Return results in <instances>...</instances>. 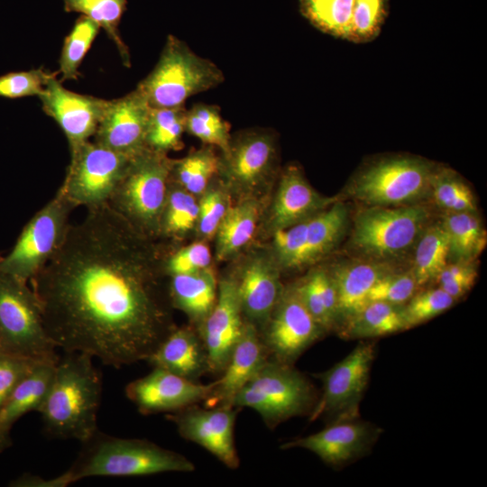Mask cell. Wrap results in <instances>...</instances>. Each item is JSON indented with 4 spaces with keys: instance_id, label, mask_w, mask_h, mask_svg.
<instances>
[{
    "instance_id": "6da1fadb",
    "label": "cell",
    "mask_w": 487,
    "mask_h": 487,
    "mask_svg": "<svg viewBox=\"0 0 487 487\" xmlns=\"http://www.w3.org/2000/svg\"><path fill=\"white\" fill-rule=\"evenodd\" d=\"M151 239L108 203L87 208L70 224L59 250L30 280L57 348L119 368L146 361L176 327Z\"/></svg>"
},
{
    "instance_id": "7a4b0ae2",
    "label": "cell",
    "mask_w": 487,
    "mask_h": 487,
    "mask_svg": "<svg viewBox=\"0 0 487 487\" xmlns=\"http://www.w3.org/2000/svg\"><path fill=\"white\" fill-rule=\"evenodd\" d=\"M92 358L78 352L59 357L49 392L39 410L50 435L86 443L98 431L102 378Z\"/></svg>"
},
{
    "instance_id": "3957f363",
    "label": "cell",
    "mask_w": 487,
    "mask_h": 487,
    "mask_svg": "<svg viewBox=\"0 0 487 487\" xmlns=\"http://www.w3.org/2000/svg\"><path fill=\"white\" fill-rule=\"evenodd\" d=\"M67 470L69 484L94 476H144L191 473L194 463L181 454L144 439L123 438L96 432Z\"/></svg>"
},
{
    "instance_id": "277c9868",
    "label": "cell",
    "mask_w": 487,
    "mask_h": 487,
    "mask_svg": "<svg viewBox=\"0 0 487 487\" xmlns=\"http://www.w3.org/2000/svg\"><path fill=\"white\" fill-rule=\"evenodd\" d=\"M433 221L431 207L423 203L397 207H365L353 218L348 251L354 257L397 264L413 253Z\"/></svg>"
},
{
    "instance_id": "5b68a950",
    "label": "cell",
    "mask_w": 487,
    "mask_h": 487,
    "mask_svg": "<svg viewBox=\"0 0 487 487\" xmlns=\"http://www.w3.org/2000/svg\"><path fill=\"white\" fill-rule=\"evenodd\" d=\"M438 164L418 156L394 155L362 166L345 188V196L365 207H397L429 199Z\"/></svg>"
},
{
    "instance_id": "8992f818",
    "label": "cell",
    "mask_w": 487,
    "mask_h": 487,
    "mask_svg": "<svg viewBox=\"0 0 487 487\" xmlns=\"http://www.w3.org/2000/svg\"><path fill=\"white\" fill-rule=\"evenodd\" d=\"M225 81L222 69L194 52L178 37L168 35L152 70L136 86L152 108L185 106L192 96Z\"/></svg>"
},
{
    "instance_id": "52a82bcc",
    "label": "cell",
    "mask_w": 487,
    "mask_h": 487,
    "mask_svg": "<svg viewBox=\"0 0 487 487\" xmlns=\"http://www.w3.org/2000/svg\"><path fill=\"white\" fill-rule=\"evenodd\" d=\"M317 397L314 385L294 365L267 358L233 405L255 410L266 427L273 429L291 418L309 416Z\"/></svg>"
},
{
    "instance_id": "ba28073f",
    "label": "cell",
    "mask_w": 487,
    "mask_h": 487,
    "mask_svg": "<svg viewBox=\"0 0 487 487\" xmlns=\"http://www.w3.org/2000/svg\"><path fill=\"white\" fill-rule=\"evenodd\" d=\"M170 166L167 154L145 149L131 158L108 201L135 230L150 238L158 234Z\"/></svg>"
},
{
    "instance_id": "9c48e42d",
    "label": "cell",
    "mask_w": 487,
    "mask_h": 487,
    "mask_svg": "<svg viewBox=\"0 0 487 487\" xmlns=\"http://www.w3.org/2000/svg\"><path fill=\"white\" fill-rule=\"evenodd\" d=\"M56 348L45 330L32 287L0 271V352L57 362Z\"/></svg>"
},
{
    "instance_id": "30bf717a",
    "label": "cell",
    "mask_w": 487,
    "mask_h": 487,
    "mask_svg": "<svg viewBox=\"0 0 487 487\" xmlns=\"http://www.w3.org/2000/svg\"><path fill=\"white\" fill-rule=\"evenodd\" d=\"M72 205L59 192L28 221L11 252L0 259V271L30 280L62 244Z\"/></svg>"
},
{
    "instance_id": "8fae6325",
    "label": "cell",
    "mask_w": 487,
    "mask_h": 487,
    "mask_svg": "<svg viewBox=\"0 0 487 487\" xmlns=\"http://www.w3.org/2000/svg\"><path fill=\"white\" fill-rule=\"evenodd\" d=\"M376 349L374 340H361L344 359L316 375L322 391L308 416L310 421L325 418L329 424L360 418Z\"/></svg>"
},
{
    "instance_id": "7c38bea8",
    "label": "cell",
    "mask_w": 487,
    "mask_h": 487,
    "mask_svg": "<svg viewBox=\"0 0 487 487\" xmlns=\"http://www.w3.org/2000/svg\"><path fill=\"white\" fill-rule=\"evenodd\" d=\"M70 161L58 191L72 207L86 208L108 203L130 160L89 140L69 151Z\"/></svg>"
},
{
    "instance_id": "4fadbf2b",
    "label": "cell",
    "mask_w": 487,
    "mask_h": 487,
    "mask_svg": "<svg viewBox=\"0 0 487 487\" xmlns=\"http://www.w3.org/2000/svg\"><path fill=\"white\" fill-rule=\"evenodd\" d=\"M268 358L294 365L326 334L303 303L295 283L283 287L268 321L259 331Z\"/></svg>"
},
{
    "instance_id": "5bb4252c",
    "label": "cell",
    "mask_w": 487,
    "mask_h": 487,
    "mask_svg": "<svg viewBox=\"0 0 487 487\" xmlns=\"http://www.w3.org/2000/svg\"><path fill=\"white\" fill-rule=\"evenodd\" d=\"M382 431L359 418L329 423L318 432L284 443L280 448L308 450L326 464L339 469L367 455Z\"/></svg>"
},
{
    "instance_id": "9a60e30c",
    "label": "cell",
    "mask_w": 487,
    "mask_h": 487,
    "mask_svg": "<svg viewBox=\"0 0 487 487\" xmlns=\"http://www.w3.org/2000/svg\"><path fill=\"white\" fill-rule=\"evenodd\" d=\"M234 407H205L198 404L170 413L167 418L179 435L212 454L227 468L235 470L240 459L234 443Z\"/></svg>"
},
{
    "instance_id": "2e32d148",
    "label": "cell",
    "mask_w": 487,
    "mask_h": 487,
    "mask_svg": "<svg viewBox=\"0 0 487 487\" xmlns=\"http://www.w3.org/2000/svg\"><path fill=\"white\" fill-rule=\"evenodd\" d=\"M57 75L49 79L38 97L42 111L58 124L71 151L93 138L108 100L70 91Z\"/></svg>"
},
{
    "instance_id": "e0dca14e",
    "label": "cell",
    "mask_w": 487,
    "mask_h": 487,
    "mask_svg": "<svg viewBox=\"0 0 487 487\" xmlns=\"http://www.w3.org/2000/svg\"><path fill=\"white\" fill-rule=\"evenodd\" d=\"M212 387L213 382L202 384L152 367L151 372L127 384L125 394L143 415L172 413L203 402Z\"/></svg>"
},
{
    "instance_id": "ac0fdd59",
    "label": "cell",
    "mask_w": 487,
    "mask_h": 487,
    "mask_svg": "<svg viewBox=\"0 0 487 487\" xmlns=\"http://www.w3.org/2000/svg\"><path fill=\"white\" fill-rule=\"evenodd\" d=\"M151 108L137 87L121 97L108 100L93 141L128 157L139 154L146 149Z\"/></svg>"
},
{
    "instance_id": "d6986e66",
    "label": "cell",
    "mask_w": 487,
    "mask_h": 487,
    "mask_svg": "<svg viewBox=\"0 0 487 487\" xmlns=\"http://www.w3.org/2000/svg\"><path fill=\"white\" fill-rule=\"evenodd\" d=\"M274 136L262 130H248L231 137L229 147L219 159L218 171L241 188H252L268 180L276 170Z\"/></svg>"
},
{
    "instance_id": "ffe728a7",
    "label": "cell",
    "mask_w": 487,
    "mask_h": 487,
    "mask_svg": "<svg viewBox=\"0 0 487 487\" xmlns=\"http://www.w3.org/2000/svg\"><path fill=\"white\" fill-rule=\"evenodd\" d=\"M244 323L234 278L224 279L213 309L198 329L207 353L209 374L219 376L224 371Z\"/></svg>"
},
{
    "instance_id": "44dd1931",
    "label": "cell",
    "mask_w": 487,
    "mask_h": 487,
    "mask_svg": "<svg viewBox=\"0 0 487 487\" xmlns=\"http://www.w3.org/2000/svg\"><path fill=\"white\" fill-rule=\"evenodd\" d=\"M234 280L244 321L261 331L283 289L279 268L265 257H255Z\"/></svg>"
},
{
    "instance_id": "7402d4cb",
    "label": "cell",
    "mask_w": 487,
    "mask_h": 487,
    "mask_svg": "<svg viewBox=\"0 0 487 487\" xmlns=\"http://www.w3.org/2000/svg\"><path fill=\"white\" fill-rule=\"evenodd\" d=\"M267 358L268 354L259 331L245 322L242 335L224 371L213 381L212 390L203 401L204 406L234 407V400L238 392Z\"/></svg>"
},
{
    "instance_id": "603a6c76",
    "label": "cell",
    "mask_w": 487,
    "mask_h": 487,
    "mask_svg": "<svg viewBox=\"0 0 487 487\" xmlns=\"http://www.w3.org/2000/svg\"><path fill=\"white\" fill-rule=\"evenodd\" d=\"M338 199L340 198L318 193L299 167L289 165L280 176L270 224L274 231L289 227L324 210Z\"/></svg>"
},
{
    "instance_id": "cb8c5ba5",
    "label": "cell",
    "mask_w": 487,
    "mask_h": 487,
    "mask_svg": "<svg viewBox=\"0 0 487 487\" xmlns=\"http://www.w3.org/2000/svg\"><path fill=\"white\" fill-rule=\"evenodd\" d=\"M397 264L354 257L329 268L338 303L337 330L367 303V296L376 281L398 269Z\"/></svg>"
},
{
    "instance_id": "d4e9b609",
    "label": "cell",
    "mask_w": 487,
    "mask_h": 487,
    "mask_svg": "<svg viewBox=\"0 0 487 487\" xmlns=\"http://www.w3.org/2000/svg\"><path fill=\"white\" fill-rule=\"evenodd\" d=\"M146 361L195 381L209 373L207 353L194 326L175 327Z\"/></svg>"
},
{
    "instance_id": "484cf974",
    "label": "cell",
    "mask_w": 487,
    "mask_h": 487,
    "mask_svg": "<svg viewBox=\"0 0 487 487\" xmlns=\"http://www.w3.org/2000/svg\"><path fill=\"white\" fill-rule=\"evenodd\" d=\"M349 225L350 211L341 198L308 217L297 269L313 264L331 253L344 238Z\"/></svg>"
},
{
    "instance_id": "4316f807",
    "label": "cell",
    "mask_w": 487,
    "mask_h": 487,
    "mask_svg": "<svg viewBox=\"0 0 487 487\" xmlns=\"http://www.w3.org/2000/svg\"><path fill=\"white\" fill-rule=\"evenodd\" d=\"M218 285L212 271H203L170 276L169 299L170 305L182 310L198 330L213 309Z\"/></svg>"
},
{
    "instance_id": "83f0119b",
    "label": "cell",
    "mask_w": 487,
    "mask_h": 487,
    "mask_svg": "<svg viewBox=\"0 0 487 487\" xmlns=\"http://www.w3.org/2000/svg\"><path fill=\"white\" fill-rule=\"evenodd\" d=\"M403 305L368 301L336 332L345 340H374L407 331Z\"/></svg>"
},
{
    "instance_id": "f1b7e54d",
    "label": "cell",
    "mask_w": 487,
    "mask_h": 487,
    "mask_svg": "<svg viewBox=\"0 0 487 487\" xmlns=\"http://www.w3.org/2000/svg\"><path fill=\"white\" fill-rule=\"evenodd\" d=\"M57 362L37 361L0 408V424L11 430L30 411L41 409L53 380Z\"/></svg>"
},
{
    "instance_id": "f546056e",
    "label": "cell",
    "mask_w": 487,
    "mask_h": 487,
    "mask_svg": "<svg viewBox=\"0 0 487 487\" xmlns=\"http://www.w3.org/2000/svg\"><path fill=\"white\" fill-rule=\"evenodd\" d=\"M306 308L326 334L335 333L338 303L334 280L328 269L312 270L295 282Z\"/></svg>"
},
{
    "instance_id": "4dcf8cb0",
    "label": "cell",
    "mask_w": 487,
    "mask_h": 487,
    "mask_svg": "<svg viewBox=\"0 0 487 487\" xmlns=\"http://www.w3.org/2000/svg\"><path fill=\"white\" fill-rule=\"evenodd\" d=\"M440 222L448 241L449 262L476 261L487 240L478 212L444 213Z\"/></svg>"
},
{
    "instance_id": "1f68e13d",
    "label": "cell",
    "mask_w": 487,
    "mask_h": 487,
    "mask_svg": "<svg viewBox=\"0 0 487 487\" xmlns=\"http://www.w3.org/2000/svg\"><path fill=\"white\" fill-rule=\"evenodd\" d=\"M449 262L448 241L439 220H433L418 238L413 250L410 268L418 288L436 282Z\"/></svg>"
},
{
    "instance_id": "d6a6232c",
    "label": "cell",
    "mask_w": 487,
    "mask_h": 487,
    "mask_svg": "<svg viewBox=\"0 0 487 487\" xmlns=\"http://www.w3.org/2000/svg\"><path fill=\"white\" fill-rule=\"evenodd\" d=\"M67 13H79L96 22L116 46L124 66H131L130 52L124 42L119 24L127 0H62Z\"/></svg>"
},
{
    "instance_id": "836d02e7",
    "label": "cell",
    "mask_w": 487,
    "mask_h": 487,
    "mask_svg": "<svg viewBox=\"0 0 487 487\" xmlns=\"http://www.w3.org/2000/svg\"><path fill=\"white\" fill-rule=\"evenodd\" d=\"M257 216V205L251 200L227 209L216 232V253L219 259L234 254L251 240Z\"/></svg>"
},
{
    "instance_id": "e575fe53",
    "label": "cell",
    "mask_w": 487,
    "mask_h": 487,
    "mask_svg": "<svg viewBox=\"0 0 487 487\" xmlns=\"http://www.w3.org/2000/svg\"><path fill=\"white\" fill-rule=\"evenodd\" d=\"M429 199L444 213L478 212L476 198L469 185L456 171L439 164Z\"/></svg>"
},
{
    "instance_id": "d590c367",
    "label": "cell",
    "mask_w": 487,
    "mask_h": 487,
    "mask_svg": "<svg viewBox=\"0 0 487 487\" xmlns=\"http://www.w3.org/2000/svg\"><path fill=\"white\" fill-rule=\"evenodd\" d=\"M186 112L185 106L151 108L145 136L146 149L164 154L180 149Z\"/></svg>"
},
{
    "instance_id": "8d00e7d4",
    "label": "cell",
    "mask_w": 487,
    "mask_h": 487,
    "mask_svg": "<svg viewBox=\"0 0 487 487\" xmlns=\"http://www.w3.org/2000/svg\"><path fill=\"white\" fill-rule=\"evenodd\" d=\"M302 15L317 29L347 40L354 0H299Z\"/></svg>"
},
{
    "instance_id": "74e56055",
    "label": "cell",
    "mask_w": 487,
    "mask_h": 487,
    "mask_svg": "<svg viewBox=\"0 0 487 487\" xmlns=\"http://www.w3.org/2000/svg\"><path fill=\"white\" fill-rule=\"evenodd\" d=\"M219 159L210 147L171 161L170 179L191 194H200L218 171Z\"/></svg>"
},
{
    "instance_id": "f35d334b",
    "label": "cell",
    "mask_w": 487,
    "mask_h": 487,
    "mask_svg": "<svg viewBox=\"0 0 487 487\" xmlns=\"http://www.w3.org/2000/svg\"><path fill=\"white\" fill-rule=\"evenodd\" d=\"M100 26L90 18L80 15L65 37L59 59L60 81L75 80L79 76V66L93 41L99 33Z\"/></svg>"
},
{
    "instance_id": "ab89813d",
    "label": "cell",
    "mask_w": 487,
    "mask_h": 487,
    "mask_svg": "<svg viewBox=\"0 0 487 487\" xmlns=\"http://www.w3.org/2000/svg\"><path fill=\"white\" fill-rule=\"evenodd\" d=\"M198 203L191 193L170 180L158 234L174 236L185 234L198 222Z\"/></svg>"
},
{
    "instance_id": "60d3db41",
    "label": "cell",
    "mask_w": 487,
    "mask_h": 487,
    "mask_svg": "<svg viewBox=\"0 0 487 487\" xmlns=\"http://www.w3.org/2000/svg\"><path fill=\"white\" fill-rule=\"evenodd\" d=\"M185 131L203 142L226 152L231 141L230 125L223 119L220 107L198 103L186 112Z\"/></svg>"
},
{
    "instance_id": "b9f144b4",
    "label": "cell",
    "mask_w": 487,
    "mask_h": 487,
    "mask_svg": "<svg viewBox=\"0 0 487 487\" xmlns=\"http://www.w3.org/2000/svg\"><path fill=\"white\" fill-rule=\"evenodd\" d=\"M457 302L440 287L420 288L403 305L407 329L424 324Z\"/></svg>"
},
{
    "instance_id": "7bdbcfd3",
    "label": "cell",
    "mask_w": 487,
    "mask_h": 487,
    "mask_svg": "<svg viewBox=\"0 0 487 487\" xmlns=\"http://www.w3.org/2000/svg\"><path fill=\"white\" fill-rule=\"evenodd\" d=\"M387 0H354L347 41L363 43L375 39L387 16Z\"/></svg>"
},
{
    "instance_id": "ee69618b",
    "label": "cell",
    "mask_w": 487,
    "mask_h": 487,
    "mask_svg": "<svg viewBox=\"0 0 487 487\" xmlns=\"http://www.w3.org/2000/svg\"><path fill=\"white\" fill-rule=\"evenodd\" d=\"M418 289L411 270L398 268L376 281L368 293L367 302L383 301L404 305Z\"/></svg>"
},
{
    "instance_id": "f6af8a7d",
    "label": "cell",
    "mask_w": 487,
    "mask_h": 487,
    "mask_svg": "<svg viewBox=\"0 0 487 487\" xmlns=\"http://www.w3.org/2000/svg\"><path fill=\"white\" fill-rule=\"evenodd\" d=\"M55 74L59 72H50L38 68L0 75V97L18 99L32 96H39L49 79Z\"/></svg>"
},
{
    "instance_id": "bcb514c9",
    "label": "cell",
    "mask_w": 487,
    "mask_h": 487,
    "mask_svg": "<svg viewBox=\"0 0 487 487\" xmlns=\"http://www.w3.org/2000/svg\"><path fill=\"white\" fill-rule=\"evenodd\" d=\"M477 277L476 261L449 262L435 283L458 301L472 289Z\"/></svg>"
},
{
    "instance_id": "7dc6e473",
    "label": "cell",
    "mask_w": 487,
    "mask_h": 487,
    "mask_svg": "<svg viewBox=\"0 0 487 487\" xmlns=\"http://www.w3.org/2000/svg\"><path fill=\"white\" fill-rule=\"evenodd\" d=\"M210 262L208 246L203 243H194L172 253L162 263V271L170 277L194 273L207 269Z\"/></svg>"
},
{
    "instance_id": "c3c4849f",
    "label": "cell",
    "mask_w": 487,
    "mask_h": 487,
    "mask_svg": "<svg viewBox=\"0 0 487 487\" xmlns=\"http://www.w3.org/2000/svg\"><path fill=\"white\" fill-rule=\"evenodd\" d=\"M198 206V229L203 235L211 236L229 208L226 198L221 190L212 188L203 196Z\"/></svg>"
},
{
    "instance_id": "681fc988",
    "label": "cell",
    "mask_w": 487,
    "mask_h": 487,
    "mask_svg": "<svg viewBox=\"0 0 487 487\" xmlns=\"http://www.w3.org/2000/svg\"><path fill=\"white\" fill-rule=\"evenodd\" d=\"M36 362L0 352V408Z\"/></svg>"
},
{
    "instance_id": "f907efd6",
    "label": "cell",
    "mask_w": 487,
    "mask_h": 487,
    "mask_svg": "<svg viewBox=\"0 0 487 487\" xmlns=\"http://www.w3.org/2000/svg\"><path fill=\"white\" fill-rule=\"evenodd\" d=\"M69 484L64 473L49 479L36 475L24 474L10 483L11 486L16 487H64Z\"/></svg>"
},
{
    "instance_id": "816d5d0a",
    "label": "cell",
    "mask_w": 487,
    "mask_h": 487,
    "mask_svg": "<svg viewBox=\"0 0 487 487\" xmlns=\"http://www.w3.org/2000/svg\"><path fill=\"white\" fill-rule=\"evenodd\" d=\"M12 445L10 431L5 429L0 424V453Z\"/></svg>"
},
{
    "instance_id": "f5cc1de1",
    "label": "cell",
    "mask_w": 487,
    "mask_h": 487,
    "mask_svg": "<svg viewBox=\"0 0 487 487\" xmlns=\"http://www.w3.org/2000/svg\"><path fill=\"white\" fill-rule=\"evenodd\" d=\"M1 257H2V256L0 255V259H1Z\"/></svg>"
}]
</instances>
